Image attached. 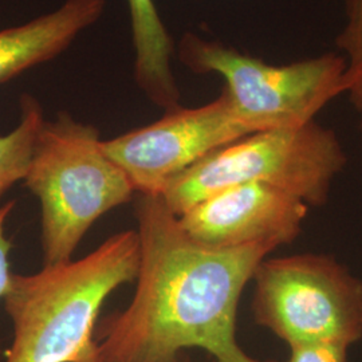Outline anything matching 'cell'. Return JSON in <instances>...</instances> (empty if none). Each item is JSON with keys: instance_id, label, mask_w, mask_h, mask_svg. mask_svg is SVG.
<instances>
[{"instance_id": "cell-1", "label": "cell", "mask_w": 362, "mask_h": 362, "mask_svg": "<svg viewBox=\"0 0 362 362\" xmlns=\"http://www.w3.org/2000/svg\"><path fill=\"white\" fill-rule=\"evenodd\" d=\"M140 266L129 306L106 317L101 362H180L199 348L216 362L260 361L236 339L239 299L259 263L278 247L212 248L181 230L161 196L136 202Z\"/></svg>"}, {"instance_id": "cell-2", "label": "cell", "mask_w": 362, "mask_h": 362, "mask_svg": "<svg viewBox=\"0 0 362 362\" xmlns=\"http://www.w3.org/2000/svg\"><path fill=\"white\" fill-rule=\"evenodd\" d=\"M137 231L107 238L89 255L13 274L3 298L13 339L6 362H101L94 327L105 299L137 278Z\"/></svg>"}, {"instance_id": "cell-3", "label": "cell", "mask_w": 362, "mask_h": 362, "mask_svg": "<svg viewBox=\"0 0 362 362\" xmlns=\"http://www.w3.org/2000/svg\"><path fill=\"white\" fill-rule=\"evenodd\" d=\"M23 185L42 206L45 264L71 260L94 221L136 192L98 130L69 115L42 124Z\"/></svg>"}, {"instance_id": "cell-4", "label": "cell", "mask_w": 362, "mask_h": 362, "mask_svg": "<svg viewBox=\"0 0 362 362\" xmlns=\"http://www.w3.org/2000/svg\"><path fill=\"white\" fill-rule=\"evenodd\" d=\"M346 163L334 130L314 119L293 128L260 130L227 144L169 181L160 196L169 211L180 216L223 189L264 182L297 196L309 207H321Z\"/></svg>"}, {"instance_id": "cell-5", "label": "cell", "mask_w": 362, "mask_h": 362, "mask_svg": "<svg viewBox=\"0 0 362 362\" xmlns=\"http://www.w3.org/2000/svg\"><path fill=\"white\" fill-rule=\"evenodd\" d=\"M255 322L288 348L362 339V279L336 258L305 252L266 258L252 276Z\"/></svg>"}, {"instance_id": "cell-6", "label": "cell", "mask_w": 362, "mask_h": 362, "mask_svg": "<svg viewBox=\"0 0 362 362\" xmlns=\"http://www.w3.org/2000/svg\"><path fill=\"white\" fill-rule=\"evenodd\" d=\"M182 65L197 74H216L236 112L258 130L305 125L342 94L346 59L341 52L272 65L216 40L185 34Z\"/></svg>"}, {"instance_id": "cell-7", "label": "cell", "mask_w": 362, "mask_h": 362, "mask_svg": "<svg viewBox=\"0 0 362 362\" xmlns=\"http://www.w3.org/2000/svg\"><path fill=\"white\" fill-rule=\"evenodd\" d=\"M260 132L240 116L227 91L209 104L176 107L151 125L103 141L136 192L160 196L169 181L227 144Z\"/></svg>"}, {"instance_id": "cell-8", "label": "cell", "mask_w": 362, "mask_h": 362, "mask_svg": "<svg viewBox=\"0 0 362 362\" xmlns=\"http://www.w3.org/2000/svg\"><path fill=\"white\" fill-rule=\"evenodd\" d=\"M310 207L264 182L235 185L209 196L177 216L181 230L196 243L212 248L294 242Z\"/></svg>"}, {"instance_id": "cell-9", "label": "cell", "mask_w": 362, "mask_h": 362, "mask_svg": "<svg viewBox=\"0 0 362 362\" xmlns=\"http://www.w3.org/2000/svg\"><path fill=\"white\" fill-rule=\"evenodd\" d=\"M105 13V0H65L52 13L0 30V83L65 52Z\"/></svg>"}, {"instance_id": "cell-10", "label": "cell", "mask_w": 362, "mask_h": 362, "mask_svg": "<svg viewBox=\"0 0 362 362\" xmlns=\"http://www.w3.org/2000/svg\"><path fill=\"white\" fill-rule=\"evenodd\" d=\"M132 42L134 49V78L139 88L167 112L179 107L180 91L172 70L173 40L157 11L155 0H127Z\"/></svg>"}, {"instance_id": "cell-11", "label": "cell", "mask_w": 362, "mask_h": 362, "mask_svg": "<svg viewBox=\"0 0 362 362\" xmlns=\"http://www.w3.org/2000/svg\"><path fill=\"white\" fill-rule=\"evenodd\" d=\"M43 122L45 117L38 100L23 94L19 124L10 133L0 136V199L13 184L25 179Z\"/></svg>"}, {"instance_id": "cell-12", "label": "cell", "mask_w": 362, "mask_h": 362, "mask_svg": "<svg viewBox=\"0 0 362 362\" xmlns=\"http://www.w3.org/2000/svg\"><path fill=\"white\" fill-rule=\"evenodd\" d=\"M345 25L336 39L337 47L346 59L342 94L362 112V0H342Z\"/></svg>"}, {"instance_id": "cell-13", "label": "cell", "mask_w": 362, "mask_h": 362, "mask_svg": "<svg viewBox=\"0 0 362 362\" xmlns=\"http://www.w3.org/2000/svg\"><path fill=\"white\" fill-rule=\"evenodd\" d=\"M290 349L288 358L284 362H349V348L330 344L299 345Z\"/></svg>"}, {"instance_id": "cell-14", "label": "cell", "mask_w": 362, "mask_h": 362, "mask_svg": "<svg viewBox=\"0 0 362 362\" xmlns=\"http://www.w3.org/2000/svg\"><path fill=\"white\" fill-rule=\"evenodd\" d=\"M16 202L10 200L4 206L0 207V298H4L11 285L13 274L10 272V260L8 255L11 251V242L7 239L4 233L6 220L8 219L13 212ZM0 362H1V350H0Z\"/></svg>"}, {"instance_id": "cell-15", "label": "cell", "mask_w": 362, "mask_h": 362, "mask_svg": "<svg viewBox=\"0 0 362 362\" xmlns=\"http://www.w3.org/2000/svg\"><path fill=\"white\" fill-rule=\"evenodd\" d=\"M361 129H362V119H361Z\"/></svg>"}]
</instances>
